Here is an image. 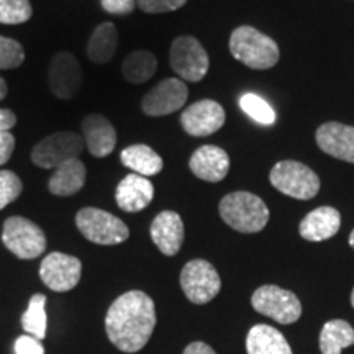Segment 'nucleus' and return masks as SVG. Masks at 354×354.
<instances>
[{"label": "nucleus", "instance_id": "obj_1", "mask_svg": "<svg viewBox=\"0 0 354 354\" xmlns=\"http://www.w3.org/2000/svg\"><path fill=\"white\" fill-rule=\"evenodd\" d=\"M156 326V308L148 294L130 290L110 305L105 317L109 339L123 353H136L146 346Z\"/></svg>", "mask_w": 354, "mask_h": 354}, {"label": "nucleus", "instance_id": "obj_2", "mask_svg": "<svg viewBox=\"0 0 354 354\" xmlns=\"http://www.w3.org/2000/svg\"><path fill=\"white\" fill-rule=\"evenodd\" d=\"M230 53L251 69H271L279 61V46L271 37L250 25L238 26L230 37Z\"/></svg>", "mask_w": 354, "mask_h": 354}, {"label": "nucleus", "instance_id": "obj_3", "mask_svg": "<svg viewBox=\"0 0 354 354\" xmlns=\"http://www.w3.org/2000/svg\"><path fill=\"white\" fill-rule=\"evenodd\" d=\"M218 210L225 223L240 233H258L269 221V209L263 198L245 190L225 196Z\"/></svg>", "mask_w": 354, "mask_h": 354}, {"label": "nucleus", "instance_id": "obj_4", "mask_svg": "<svg viewBox=\"0 0 354 354\" xmlns=\"http://www.w3.org/2000/svg\"><path fill=\"white\" fill-rule=\"evenodd\" d=\"M76 225L84 238L95 245H120L130 236V230L123 221L109 212L86 207L76 215Z\"/></svg>", "mask_w": 354, "mask_h": 354}, {"label": "nucleus", "instance_id": "obj_5", "mask_svg": "<svg viewBox=\"0 0 354 354\" xmlns=\"http://www.w3.org/2000/svg\"><path fill=\"white\" fill-rule=\"evenodd\" d=\"M272 187L284 196L299 201H310L320 190V179L308 166L299 161H281L271 169L269 174Z\"/></svg>", "mask_w": 354, "mask_h": 354}, {"label": "nucleus", "instance_id": "obj_6", "mask_svg": "<svg viewBox=\"0 0 354 354\" xmlns=\"http://www.w3.org/2000/svg\"><path fill=\"white\" fill-rule=\"evenodd\" d=\"M2 241L20 259H35L46 250L44 232L25 216H10L3 223Z\"/></svg>", "mask_w": 354, "mask_h": 354}, {"label": "nucleus", "instance_id": "obj_7", "mask_svg": "<svg viewBox=\"0 0 354 354\" xmlns=\"http://www.w3.org/2000/svg\"><path fill=\"white\" fill-rule=\"evenodd\" d=\"M84 138L73 131H57L43 138L32 151V161L43 169H56L64 162L79 159Z\"/></svg>", "mask_w": 354, "mask_h": 354}, {"label": "nucleus", "instance_id": "obj_8", "mask_svg": "<svg viewBox=\"0 0 354 354\" xmlns=\"http://www.w3.org/2000/svg\"><path fill=\"white\" fill-rule=\"evenodd\" d=\"M169 61L177 76L189 82L202 81L210 68L205 48L194 37L176 38L171 46Z\"/></svg>", "mask_w": 354, "mask_h": 354}, {"label": "nucleus", "instance_id": "obj_9", "mask_svg": "<svg viewBox=\"0 0 354 354\" xmlns=\"http://www.w3.org/2000/svg\"><path fill=\"white\" fill-rule=\"evenodd\" d=\"M253 308L263 315L272 318L281 325L297 322L302 315V304L294 292L277 286H263L251 299Z\"/></svg>", "mask_w": 354, "mask_h": 354}, {"label": "nucleus", "instance_id": "obj_10", "mask_svg": "<svg viewBox=\"0 0 354 354\" xmlns=\"http://www.w3.org/2000/svg\"><path fill=\"white\" fill-rule=\"evenodd\" d=\"M180 287L190 302L203 305L216 297L221 289V281L209 261L192 259L180 272Z\"/></svg>", "mask_w": 354, "mask_h": 354}, {"label": "nucleus", "instance_id": "obj_11", "mask_svg": "<svg viewBox=\"0 0 354 354\" xmlns=\"http://www.w3.org/2000/svg\"><path fill=\"white\" fill-rule=\"evenodd\" d=\"M82 264L76 256L64 253H51L41 261L39 277L44 286L55 292H68L81 281Z\"/></svg>", "mask_w": 354, "mask_h": 354}, {"label": "nucleus", "instance_id": "obj_12", "mask_svg": "<svg viewBox=\"0 0 354 354\" xmlns=\"http://www.w3.org/2000/svg\"><path fill=\"white\" fill-rule=\"evenodd\" d=\"M189 97L187 86L183 79L169 77L151 88L141 100V109L149 117H165L184 107Z\"/></svg>", "mask_w": 354, "mask_h": 354}, {"label": "nucleus", "instance_id": "obj_13", "mask_svg": "<svg viewBox=\"0 0 354 354\" xmlns=\"http://www.w3.org/2000/svg\"><path fill=\"white\" fill-rule=\"evenodd\" d=\"M225 118L227 115L218 102L203 99L184 110L180 115V125L187 135L202 138L218 131L225 125Z\"/></svg>", "mask_w": 354, "mask_h": 354}, {"label": "nucleus", "instance_id": "obj_14", "mask_svg": "<svg viewBox=\"0 0 354 354\" xmlns=\"http://www.w3.org/2000/svg\"><path fill=\"white\" fill-rule=\"evenodd\" d=\"M50 88L57 99L69 100L81 91L82 86V68L79 61L68 51H61L51 59Z\"/></svg>", "mask_w": 354, "mask_h": 354}, {"label": "nucleus", "instance_id": "obj_15", "mask_svg": "<svg viewBox=\"0 0 354 354\" xmlns=\"http://www.w3.org/2000/svg\"><path fill=\"white\" fill-rule=\"evenodd\" d=\"M317 145L323 153L354 165V127L328 122L317 130Z\"/></svg>", "mask_w": 354, "mask_h": 354}, {"label": "nucleus", "instance_id": "obj_16", "mask_svg": "<svg viewBox=\"0 0 354 354\" xmlns=\"http://www.w3.org/2000/svg\"><path fill=\"white\" fill-rule=\"evenodd\" d=\"M189 167L194 176L205 183H220L230 171V156L215 145H203L190 156Z\"/></svg>", "mask_w": 354, "mask_h": 354}, {"label": "nucleus", "instance_id": "obj_17", "mask_svg": "<svg viewBox=\"0 0 354 354\" xmlns=\"http://www.w3.org/2000/svg\"><path fill=\"white\" fill-rule=\"evenodd\" d=\"M149 233L162 254L174 256L184 243V221L177 212L165 210L153 220Z\"/></svg>", "mask_w": 354, "mask_h": 354}, {"label": "nucleus", "instance_id": "obj_18", "mask_svg": "<svg viewBox=\"0 0 354 354\" xmlns=\"http://www.w3.org/2000/svg\"><path fill=\"white\" fill-rule=\"evenodd\" d=\"M84 143L92 156L107 158L117 146L115 127L100 113H91L82 120Z\"/></svg>", "mask_w": 354, "mask_h": 354}, {"label": "nucleus", "instance_id": "obj_19", "mask_svg": "<svg viewBox=\"0 0 354 354\" xmlns=\"http://www.w3.org/2000/svg\"><path fill=\"white\" fill-rule=\"evenodd\" d=\"M154 197V185L148 177L128 174L120 180L115 192L117 205L128 214L145 210Z\"/></svg>", "mask_w": 354, "mask_h": 354}, {"label": "nucleus", "instance_id": "obj_20", "mask_svg": "<svg viewBox=\"0 0 354 354\" xmlns=\"http://www.w3.org/2000/svg\"><path fill=\"white\" fill-rule=\"evenodd\" d=\"M342 215L333 207H318L300 221V236L307 241H325L338 233Z\"/></svg>", "mask_w": 354, "mask_h": 354}, {"label": "nucleus", "instance_id": "obj_21", "mask_svg": "<svg viewBox=\"0 0 354 354\" xmlns=\"http://www.w3.org/2000/svg\"><path fill=\"white\" fill-rule=\"evenodd\" d=\"M86 177V165L79 159H73V161H68L63 166L56 167V171L50 177L48 189L57 197H71L84 187Z\"/></svg>", "mask_w": 354, "mask_h": 354}, {"label": "nucleus", "instance_id": "obj_22", "mask_svg": "<svg viewBox=\"0 0 354 354\" xmlns=\"http://www.w3.org/2000/svg\"><path fill=\"white\" fill-rule=\"evenodd\" d=\"M248 354H292V349L281 331L269 325H256L246 338Z\"/></svg>", "mask_w": 354, "mask_h": 354}, {"label": "nucleus", "instance_id": "obj_23", "mask_svg": "<svg viewBox=\"0 0 354 354\" xmlns=\"http://www.w3.org/2000/svg\"><path fill=\"white\" fill-rule=\"evenodd\" d=\"M122 165L133 171V174L143 177L156 176L162 171V158L149 148L148 145H131L125 148L120 154Z\"/></svg>", "mask_w": 354, "mask_h": 354}, {"label": "nucleus", "instance_id": "obj_24", "mask_svg": "<svg viewBox=\"0 0 354 354\" xmlns=\"http://www.w3.org/2000/svg\"><path fill=\"white\" fill-rule=\"evenodd\" d=\"M118 46V32L113 24H102L97 26L87 43V56L92 63L107 64L115 56Z\"/></svg>", "mask_w": 354, "mask_h": 354}, {"label": "nucleus", "instance_id": "obj_25", "mask_svg": "<svg viewBox=\"0 0 354 354\" xmlns=\"http://www.w3.org/2000/svg\"><path fill=\"white\" fill-rule=\"evenodd\" d=\"M158 69V59L151 51L138 50L125 57L122 64L123 77L131 84H143L149 81Z\"/></svg>", "mask_w": 354, "mask_h": 354}, {"label": "nucleus", "instance_id": "obj_26", "mask_svg": "<svg viewBox=\"0 0 354 354\" xmlns=\"http://www.w3.org/2000/svg\"><path fill=\"white\" fill-rule=\"evenodd\" d=\"M354 344V328L344 320L325 323L320 333V349L323 354H342L344 348Z\"/></svg>", "mask_w": 354, "mask_h": 354}, {"label": "nucleus", "instance_id": "obj_27", "mask_svg": "<svg viewBox=\"0 0 354 354\" xmlns=\"http://www.w3.org/2000/svg\"><path fill=\"white\" fill-rule=\"evenodd\" d=\"M21 325L26 335H32L39 342L44 339L48 328V315H46V295L35 294L30 299L28 308L21 317Z\"/></svg>", "mask_w": 354, "mask_h": 354}, {"label": "nucleus", "instance_id": "obj_28", "mask_svg": "<svg viewBox=\"0 0 354 354\" xmlns=\"http://www.w3.org/2000/svg\"><path fill=\"white\" fill-rule=\"evenodd\" d=\"M240 109L245 112L248 117L253 118L254 122L261 123V125H274L276 123V112L271 105L266 102L263 97L248 92L240 97Z\"/></svg>", "mask_w": 354, "mask_h": 354}, {"label": "nucleus", "instance_id": "obj_29", "mask_svg": "<svg viewBox=\"0 0 354 354\" xmlns=\"http://www.w3.org/2000/svg\"><path fill=\"white\" fill-rule=\"evenodd\" d=\"M30 0H0V24L19 25L32 19Z\"/></svg>", "mask_w": 354, "mask_h": 354}, {"label": "nucleus", "instance_id": "obj_30", "mask_svg": "<svg viewBox=\"0 0 354 354\" xmlns=\"http://www.w3.org/2000/svg\"><path fill=\"white\" fill-rule=\"evenodd\" d=\"M25 50L17 39L0 35V69H15L24 64Z\"/></svg>", "mask_w": 354, "mask_h": 354}, {"label": "nucleus", "instance_id": "obj_31", "mask_svg": "<svg viewBox=\"0 0 354 354\" xmlns=\"http://www.w3.org/2000/svg\"><path fill=\"white\" fill-rule=\"evenodd\" d=\"M24 190L21 179L15 172L2 169L0 171V210H3L8 203L17 201Z\"/></svg>", "mask_w": 354, "mask_h": 354}, {"label": "nucleus", "instance_id": "obj_32", "mask_svg": "<svg viewBox=\"0 0 354 354\" xmlns=\"http://www.w3.org/2000/svg\"><path fill=\"white\" fill-rule=\"evenodd\" d=\"M187 0H136L138 7L146 13H166L184 7Z\"/></svg>", "mask_w": 354, "mask_h": 354}, {"label": "nucleus", "instance_id": "obj_33", "mask_svg": "<svg viewBox=\"0 0 354 354\" xmlns=\"http://www.w3.org/2000/svg\"><path fill=\"white\" fill-rule=\"evenodd\" d=\"M15 354H44V348L35 336L21 335L15 342Z\"/></svg>", "mask_w": 354, "mask_h": 354}, {"label": "nucleus", "instance_id": "obj_34", "mask_svg": "<svg viewBox=\"0 0 354 354\" xmlns=\"http://www.w3.org/2000/svg\"><path fill=\"white\" fill-rule=\"evenodd\" d=\"M105 12L112 15H128L135 10L136 0H100Z\"/></svg>", "mask_w": 354, "mask_h": 354}, {"label": "nucleus", "instance_id": "obj_35", "mask_svg": "<svg viewBox=\"0 0 354 354\" xmlns=\"http://www.w3.org/2000/svg\"><path fill=\"white\" fill-rule=\"evenodd\" d=\"M15 149V136L10 131H0V166L8 162Z\"/></svg>", "mask_w": 354, "mask_h": 354}, {"label": "nucleus", "instance_id": "obj_36", "mask_svg": "<svg viewBox=\"0 0 354 354\" xmlns=\"http://www.w3.org/2000/svg\"><path fill=\"white\" fill-rule=\"evenodd\" d=\"M17 123V117L12 110L0 109V131H10Z\"/></svg>", "mask_w": 354, "mask_h": 354}, {"label": "nucleus", "instance_id": "obj_37", "mask_svg": "<svg viewBox=\"0 0 354 354\" xmlns=\"http://www.w3.org/2000/svg\"><path fill=\"white\" fill-rule=\"evenodd\" d=\"M184 354H216V353L209 346V344L196 342V343H190L189 346L184 349Z\"/></svg>", "mask_w": 354, "mask_h": 354}, {"label": "nucleus", "instance_id": "obj_38", "mask_svg": "<svg viewBox=\"0 0 354 354\" xmlns=\"http://www.w3.org/2000/svg\"><path fill=\"white\" fill-rule=\"evenodd\" d=\"M7 92H8V87H7L6 79L0 77V100L6 99V97H7Z\"/></svg>", "mask_w": 354, "mask_h": 354}, {"label": "nucleus", "instance_id": "obj_39", "mask_svg": "<svg viewBox=\"0 0 354 354\" xmlns=\"http://www.w3.org/2000/svg\"><path fill=\"white\" fill-rule=\"evenodd\" d=\"M349 245H351V248L354 250V230L351 232V234H349Z\"/></svg>", "mask_w": 354, "mask_h": 354}, {"label": "nucleus", "instance_id": "obj_40", "mask_svg": "<svg viewBox=\"0 0 354 354\" xmlns=\"http://www.w3.org/2000/svg\"><path fill=\"white\" fill-rule=\"evenodd\" d=\"M351 305L354 307V289H353V294H351Z\"/></svg>", "mask_w": 354, "mask_h": 354}]
</instances>
